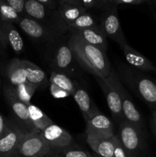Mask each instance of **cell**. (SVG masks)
I'll return each instance as SVG.
<instances>
[{"instance_id":"8","label":"cell","mask_w":156,"mask_h":157,"mask_svg":"<svg viewBox=\"0 0 156 157\" xmlns=\"http://www.w3.org/2000/svg\"><path fill=\"white\" fill-rule=\"evenodd\" d=\"M119 137L121 144L128 151L139 157V154L145 149L142 130L124 120L119 123Z\"/></svg>"},{"instance_id":"30","label":"cell","mask_w":156,"mask_h":157,"mask_svg":"<svg viewBox=\"0 0 156 157\" xmlns=\"http://www.w3.org/2000/svg\"><path fill=\"white\" fill-rule=\"evenodd\" d=\"M6 1L21 18L25 16L26 0H6Z\"/></svg>"},{"instance_id":"26","label":"cell","mask_w":156,"mask_h":157,"mask_svg":"<svg viewBox=\"0 0 156 157\" xmlns=\"http://www.w3.org/2000/svg\"><path fill=\"white\" fill-rule=\"evenodd\" d=\"M47 157H93L89 153L74 144L60 150H50Z\"/></svg>"},{"instance_id":"2","label":"cell","mask_w":156,"mask_h":157,"mask_svg":"<svg viewBox=\"0 0 156 157\" xmlns=\"http://www.w3.org/2000/svg\"><path fill=\"white\" fill-rule=\"evenodd\" d=\"M120 81L134 90L147 104L156 106V81L150 79L126 66L119 67Z\"/></svg>"},{"instance_id":"37","label":"cell","mask_w":156,"mask_h":157,"mask_svg":"<svg viewBox=\"0 0 156 157\" xmlns=\"http://www.w3.org/2000/svg\"><path fill=\"white\" fill-rule=\"evenodd\" d=\"M10 157H21V156H18V155H15V156H10Z\"/></svg>"},{"instance_id":"24","label":"cell","mask_w":156,"mask_h":157,"mask_svg":"<svg viewBox=\"0 0 156 157\" xmlns=\"http://www.w3.org/2000/svg\"><path fill=\"white\" fill-rule=\"evenodd\" d=\"M99 26V17L87 11L68 26V32Z\"/></svg>"},{"instance_id":"19","label":"cell","mask_w":156,"mask_h":157,"mask_svg":"<svg viewBox=\"0 0 156 157\" xmlns=\"http://www.w3.org/2000/svg\"><path fill=\"white\" fill-rule=\"evenodd\" d=\"M61 19L67 25V29L70 24L76 18L85 13V9L75 4L73 0H60L59 7L58 9Z\"/></svg>"},{"instance_id":"21","label":"cell","mask_w":156,"mask_h":157,"mask_svg":"<svg viewBox=\"0 0 156 157\" xmlns=\"http://www.w3.org/2000/svg\"><path fill=\"white\" fill-rule=\"evenodd\" d=\"M22 63L27 81L36 86L38 88L45 87L47 82H49L45 72L38 65L27 60H22Z\"/></svg>"},{"instance_id":"32","label":"cell","mask_w":156,"mask_h":157,"mask_svg":"<svg viewBox=\"0 0 156 157\" xmlns=\"http://www.w3.org/2000/svg\"><path fill=\"white\" fill-rule=\"evenodd\" d=\"M50 92L51 94L52 97H54L56 99H61V98H67L70 96V94L66 90H63L58 86L55 85L54 84H50Z\"/></svg>"},{"instance_id":"34","label":"cell","mask_w":156,"mask_h":157,"mask_svg":"<svg viewBox=\"0 0 156 157\" xmlns=\"http://www.w3.org/2000/svg\"><path fill=\"white\" fill-rule=\"evenodd\" d=\"M9 126V121L0 113V137L6 133Z\"/></svg>"},{"instance_id":"40","label":"cell","mask_w":156,"mask_h":157,"mask_svg":"<svg viewBox=\"0 0 156 157\" xmlns=\"http://www.w3.org/2000/svg\"><path fill=\"white\" fill-rule=\"evenodd\" d=\"M154 18H155V19H156V14H154Z\"/></svg>"},{"instance_id":"36","label":"cell","mask_w":156,"mask_h":157,"mask_svg":"<svg viewBox=\"0 0 156 157\" xmlns=\"http://www.w3.org/2000/svg\"><path fill=\"white\" fill-rule=\"evenodd\" d=\"M2 53H3V48H2V47L1 46V44H0V54H2Z\"/></svg>"},{"instance_id":"9","label":"cell","mask_w":156,"mask_h":157,"mask_svg":"<svg viewBox=\"0 0 156 157\" xmlns=\"http://www.w3.org/2000/svg\"><path fill=\"white\" fill-rule=\"evenodd\" d=\"M21 30L31 38L51 44L64 37V35L51 30L35 20L28 17H22L18 22Z\"/></svg>"},{"instance_id":"13","label":"cell","mask_w":156,"mask_h":157,"mask_svg":"<svg viewBox=\"0 0 156 157\" xmlns=\"http://www.w3.org/2000/svg\"><path fill=\"white\" fill-rule=\"evenodd\" d=\"M86 124V134L107 140L115 136L113 123L100 111L93 115Z\"/></svg>"},{"instance_id":"29","label":"cell","mask_w":156,"mask_h":157,"mask_svg":"<svg viewBox=\"0 0 156 157\" xmlns=\"http://www.w3.org/2000/svg\"><path fill=\"white\" fill-rule=\"evenodd\" d=\"M114 146V157H138L126 150L122 146L118 136L115 135L111 138Z\"/></svg>"},{"instance_id":"25","label":"cell","mask_w":156,"mask_h":157,"mask_svg":"<svg viewBox=\"0 0 156 157\" xmlns=\"http://www.w3.org/2000/svg\"><path fill=\"white\" fill-rule=\"evenodd\" d=\"M49 83L58 86L73 96L76 90V84L67 75L52 71L49 78Z\"/></svg>"},{"instance_id":"18","label":"cell","mask_w":156,"mask_h":157,"mask_svg":"<svg viewBox=\"0 0 156 157\" xmlns=\"http://www.w3.org/2000/svg\"><path fill=\"white\" fill-rule=\"evenodd\" d=\"M73 97L82 113L85 122L95 113L99 112V110L95 105L87 90L80 86L76 84V90Z\"/></svg>"},{"instance_id":"31","label":"cell","mask_w":156,"mask_h":157,"mask_svg":"<svg viewBox=\"0 0 156 157\" xmlns=\"http://www.w3.org/2000/svg\"><path fill=\"white\" fill-rule=\"evenodd\" d=\"M111 2L118 7V6H139V5L149 2V1H148V0H111Z\"/></svg>"},{"instance_id":"16","label":"cell","mask_w":156,"mask_h":157,"mask_svg":"<svg viewBox=\"0 0 156 157\" xmlns=\"http://www.w3.org/2000/svg\"><path fill=\"white\" fill-rule=\"evenodd\" d=\"M70 35H74L85 41L87 44L97 48L99 50L106 53L108 42L107 38L101 29L100 25L91 29H83L70 32Z\"/></svg>"},{"instance_id":"6","label":"cell","mask_w":156,"mask_h":157,"mask_svg":"<svg viewBox=\"0 0 156 157\" xmlns=\"http://www.w3.org/2000/svg\"><path fill=\"white\" fill-rule=\"evenodd\" d=\"M101 11L99 25L106 37L116 41L120 47L126 44L118 16L117 6L113 5L111 0H109V4Z\"/></svg>"},{"instance_id":"15","label":"cell","mask_w":156,"mask_h":157,"mask_svg":"<svg viewBox=\"0 0 156 157\" xmlns=\"http://www.w3.org/2000/svg\"><path fill=\"white\" fill-rule=\"evenodd\" d=\"M0 44L3 50H6L9 45L17 55L22 53L24 48L19 32L12 23L8 22H0Z\"/></svg>"},{"instance_id":"3","label":"cell","mask_w":156,"mask_h":157,"mask_svg":"<svg viewBox=\"0 0 156 157\" xmlns=\"http://www.w3.org/2000/svg\"><path fill=\"white\" fill-rule=\"evenodd\" d=\"M47 58L53 71L65 74L67 76L74 75V63L76 61L68 44V40L64 41L62 37L56 42L49 44Z\"/></svg>"},{"instance_id":"17","label":"cell","mask_w":156,"mask_h":157,"mask_svg":"<svg viewBox=\"0 0 156 157\" xmlns=\"http://www.w3.org/2000/svg\"><path fill=\"white\" fill-rule=\"evenodd\" d=\"M121 48L123 52L125 61L133 68L144 72L156 71V67L150 60L130 47L127 43Z\"/></svg>"},{"instance_id":"38","label":"cell","mask_w":156,"mask_h":157,"mask_svg":"<svg viewBox=\"0 0 156 157\" xmlns=\"http://www.w3.org/2000/svg\"><path fill=\"white\" fill-rule=\"evenodd\" d=\"M93 157H99V156H96V154H94V153H93Z\"/></svg>"},{"instance_id":"10","label":"cell","mask_w":156,"mask_h":157,"mask_svg":"<svg viewBox=\"0 0 156 157\" xmlns=\"http://www.w3.org/2000/svg\"><path fill=\"white\" fill-rule=\"evenodd\" d=\"M50 147L41 133H28L21 140L16 154L21 157H47Z\"/></svg>"},{"instance_id":"4","label":"cell","mask_w":156,"mask_h":157,"mask_svg":"<svg viewBox=\"0 0 156 157\" xmlns=\"http://www.w3.org/2000/svg\"><path fill=\"white\" fill-rule=\"evenodd\" d=\"M25 16L38 21L62 35L68 32V29L61 19L58 11L47 9L40 4L38 0H26Z\"/></svg>"},{"instance_id":"41","label":"cell","mask_w":156,"mask_h":157,"mask_svg":"<svg viewBox=\"0 0 156 157\" xmlns=\"http://www.w3.org/2000/svg\"><path fill=\"white\" fill-rule=\"evenodd\" d=\"M0 22H2V21H1V20H0Z\"/></svg>"},{"instance_id":"27","label":"cell","mask_w":156,"mask_h":157,"mask_svg":"<svg viewBox=\"0 0 156 157\" xmlns=\"http://www.w3.org/2000/svg\"><path fill=\"white\" fill-rule=\"evenodd\" d=\"M12 88L14 90L15 94H16L17 98L21 102L28 106L29 104H31V100H32V96L35 93L38 87L29 83L28 81H27V82L16 86V87H12Z\"/></svg>"},{"instance_id":"39","label":"cell","mask_w":156,"mask_h":157,"mask_svg":"<svg viewBox=\"0 0 156 157\" xmlns=\"http://www.w3.org/2000/svg\"><path fill=\"white\" fill-rule=\"evenodd\" d=\"M0 88H1V79H0Z\"/></svg>"},{"instance_id":"20","label":"cell","mask_w":156,"mask_h":157,"mask_svg":"<svg viewBox=\"0 0 156 157\" xmlns=\"http://www.w3.org/2000/svg\"><path fill=\"white\" fill-rule=\"evenodd\" d=\"M6 76L12 87L22 84L27 82L22 60L13 58L7 64L6 67Z\"/></svg>"},{"instance_id":"14","label":"cell","mask_w":156,"mask_h":157,"mask_svg":"<svg viewBox=\"0 0 156 157\" xmlns=\"http://www.w3.org/2000/svg\"><path fill=\"white\" fill-rule=\"evenodd\" d=\"M96 80L105 95L107 105L111 112L113 118L116 123L119 124L125 120V117L122 111V103L117 91L113 88L110 83L107 82L106 79H102L96 77Z\"/></svg>"},{"instance_id":"5","label":"cell","mask_w":156,"mask_h":157,"mask_svg":"<svg viewBox=\"0 0 156 157\" xmlns=\"http://www.w3.org/2000/svg\"><path fill=\"white\" fill-rule=\"evenodd\" d=\"M104 79L106 80L107 82L110 83L113 88L117 91L122 103V111L125 121L135 125L140 130H143V117L135 106L133 101H132V98L129 94L126 91L124 86L122 85L117 74L113 69H112L110 76Z\"/></svg>"},{"instance_id":"35","label":"cell","mask_w":156,"mask_h":157,"mask_svg":"<svg viewBox=\"0 0 156 157\" xmlns=\"http://www.w3.org/2000/svg\"><path fill=\"white\" fill-rule=\"evenodd\" d=\"M151 127H152L153 131L156 135V110H154L151 116Z\"/></svg>"},{"instance_id":"12","label":"cell","mask_w":156,"mask_h":157,"mask_svg":"<svg viewBox=\"0 0 156 157\" xmlns=\"http://www.w3.org/2000/svg\"><path fill=\"white\" fill-rule=\"evenodd\" d=\"M41 135L49 146L50 150H60L73 144V139L69 132L55 124L44 129Z\"/></svg>"},{"instance_id":"23","label":"cell","mask_w":156,"mask_h":157,"mask_svg":"<svg viewBox=\"0 0 156 157\" xmlns=\"http://www.w3.org/2000/svg\"><path fill=\"white\" fill-rule=\"evenodd\" d=\"M29 115L34 129L38 133H41L44 129L54 124L53 121L39 107L31 104L28 106Z\"/></svg>"},{"instance_id":"33","label":"cell","mask_w":156,"mask_h":157,"mask_svg":"<svg viewBox=\"0 0 156 157\" xmlns=\"http://www.w3.org/2000/svg\"><path fill=\"white\" fill-rule=\"evenodd\" d=\"M40 4L49 10H58L60 5V0H38Z\"/></svg>"},{"instance_id":"1","label":"cell","mask_w":156,"mask_h":157,"mask_svg":"<svg viewBox=\"0 0 156 157\" xmlns=\"http://www.w3.org/2000/svg\"><path fill=\"white\" fill-rule=\"evenodd\" d=\"M68 44L76 62L95 77L106 78L112 68L106 53L83 41L74 35H70Z\"/></svg>"},{"instance_id":"28","label":"cell","mask_w":156,"mask_h":157,"mask_svg":"<svg viewBox=\"0 0 156 157\" xmlns=\"http://www.w3.org/2000/svg\"><path fill=\"white\" fill-rule=\"evenodd\" d=\"M21 17L6 2V0H0V20L2 22L18 24Z\"/></svg>"},{"instance_id":"11","label":"cell","mask_w":156,"mask_h":157,"mask_svg":"<svg viewBox=\"0 0 156 157\" xmlns=\"http://www.w3.org/2000/svg\"><path fill=\"white\" fill-rule=\"evenodd\" d=\"M3 93L17 122L21 124L29 133L36 132L31 121L28 107L17 98L16 94L9 84H6L3 86Z\"/></svg>"},{"instance_id":"7","label":"cell","mask_w":156,"mask_h":157,"mask_svg":"<svg viewBox=\"0 0 156 157\" xmlns=\"http://www.w3.org/2000/svg\"><path fill=\"white\" fill-rule=\"evenodd\" d=\"M28 133L17 121H9L6 133L0 137V157L15 156L21 140Z\"/></svg>"},{"instance_id":"22","label":"cell","mask_w":156,"mask_h":157,"mask_svg":"<svg viewBox=\"0 0 156 157\" xmlns=\"http://www.w3.org/2000/svg\"><path fill=\"white\" fill-rule=\"evenodd\" d=\"M87 143L96 156L114 157V146L111 139H102L91 134H87Z\"/></svg>"}]
</instances>
